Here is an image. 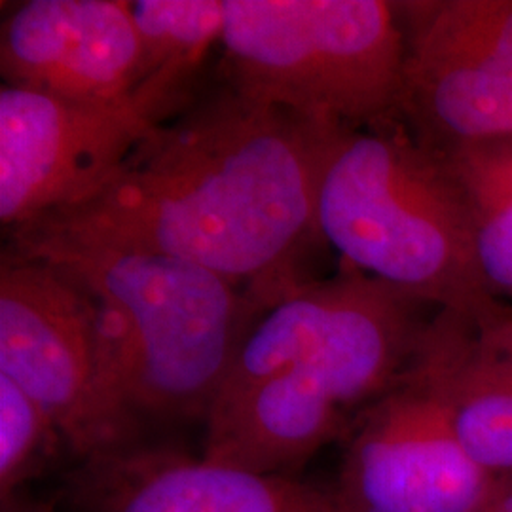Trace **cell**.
I'll return each mask as SVG.
<instances>
[{"instance_id":"1","label":"cell","mask_w":512,"mask_h":512,"mask_svg":"<svg viewBox=\"0 0 512 512\" xmlns=\"http://www.w3.org/2000/svg\"><path fill=\"white\" fill-rule=\"evenodd\" d=\"M332 126L226 84L145 139L92 198L8 236L14 249L167 256L220 275L270 310L306 283Z\"/></svg>"},{"instance_id":"2","label":"cell","mask_w":512,"mask_h":512,"mask_svg":"<svg viewBox=\"0 0 512 512\" xmlns=\"http://www.w3.org/2000/svg\"><path fill=\"white\" fill-rule=\"evenodd\" d=\"M317 226L351 270L435 310L482 317L501 306L480 270L461 184L403 122L329 129Z\"/></svg>"},{"instance_id":"3","label":"cell","mask_w":512,"mask_h":512,"mask_svg":"<svg viewBox=\"0 0 512 512\" xmlns=\"http://www.w3.org/2000/svg\"><path fill=\"white\" fill-rule=\"evenodd\" d=\"M8 249L65 268L110 311L131 418H205L264 308L247 291L167 256L73 247Z\"/></svg>"},{"instance_id":"4","label":"cell","mask_w":512,"mask_h":512,"mask_svg":"<svg viewBox=\"0 0 512 512\" xmlns=\"http://www.w3.org/2000/svg\"><path fill=\"white\" fill-rule=\"evenodd\" d=\"M236 92L340 128L401 122L406 37L385 0H226Z\"/></svg>"},{"instance_id":"5","label":"cell","mask_w":512,"mask_h":512,"mask_svg":"<svg viewBox=\"0 0 512 512\" xmlns=\"http://www.w3.org/2000/svg\"><path fill=\"white\" fill-rule=\"evenodd\" d=\"M0 374L54 420L76 461L143 440L109 310L59 264L12 249L0 260Z\"/></svg>"},{"instance_id":"6","label":"cell","mask_w":512,"mask_h":512,"mask_svg":"<svg viewBox=\"0 0 512 512\" xmlns=\"http://www.w3.org/2000/svg\"><path fill=\"white\" fill-rule=\"evenodd\" d=\"M203 63H173L107 101L2 84L0 222L8 236L86 202L196 97Z\"/></svg>"},{"instance_id":"7","label":"cell","mask_w":512,"mask_h":512,"mask_svg":"<svg viewBox=\"0 0 512 512\" xmlns=\"http://www.w3.org/2000/svg\"><path fill=\"white\" fill-rule=\"evenodd\" d=\"M427 308L355 270L306 281L256 321L217 397L296 370L323 385L342 408L363 410L403 378L431 319Z\"/></svg>"},{"instance_id":"8","label":"cell","mask_w":512,"mask_h":512,"mask_svg":"<svg viewBox=\"0 0 512 512\" xmlns=\"http://www.w3.org/2000/svg\"><path fill=\"white\" fill-rule=\"evenodd\" d=\"M401 122L437 154L512 137V0L397 4Z\"/></svg>"},{"instance_id":"9","label":"cell","mask_w":512,"mask_h":512,"mask_svg":"<svg viewBox=\"0 0 512 512\" xmlns=\"http://www.w3.org/2000/svg\"><path fill=\"white\" fill-rule=\"evenodd\" d=\"M346 439L336 488L355 512H475L501 475L469 456L444 406L408 370Z\"/></svg>"},{"instance_id":"10","label":"cell","mask_w":512,"mask_h":512,"mask_svg":"<svg viewBox=\"0 0 512 512\" xmlns=\"http://www.w3.org/2000/svg\"><path fill=\"white\" fill-rule=\"evenodd\" d=\"M55 505L63 512H355L336 484L256 475L145 440L80 459Z\"/></svg>"},{"instance_id":"11","label":"cell","mask_w":512,"mask_h":512,"mask_svg":"<svg viewBox=\"0 0 512 512\" xmlns=\"http://www.w3.org/2000/svg\"><path fill=\"white\" fill-rule=\"evenodd\" d=\"M4 84L78 101L128 95L152 74L129 2L29 0L2 23Z\"/></svg>"},{"instance_id":"12","label":"cell","mask_w":512,"mask_h":512,"mask_svg":"<svg viewBox=\"0 0 512 512\" xmlns=\"http://www.w3.org/2000/svg\"><path fill=\"white\" fill-rule=\"evenodd\" d=\"M348 410L308 376L285 370L232 395L205 418L203 458L256 475L294 476L346 437Z\"/></svg>"},{"instance_id":"13","label":"cell","mask_w":512,"mask_h":512,"mask_svg":"<svg viewBox=\"0 0 512 512\" xmlns=\"http://www.w3.org/2000/svg\"><path fill=\"white\" fill-rule=\"evenodd\" d=\"M406 370L439 399L478 465L512 473V384L480 355L469 317L437 311Z\"/></svg>"},{"instance_id":"14","label":"cell","mask_w":512,"mask_h":512,"mask_svg":"<svg viewBox=\"0 0 512 512\" xmlns=\"http://www.w3.org/2000/svg\"><path fill=\"white\" fill-rule=\"evenodd\" d=\"M442 158L469 205L486 283L495 296L512 294V137L458 148Z\"/></svg>"},{"instance_id":"15","label":"cell","mask_w":512,"mask_h":512,"mask_svg":"<svg viewBox=\"0 0 512 512\" xmlns=\"http://www.w3.org/2000/svg\"><path fill=\"white\" fill-rule=\"evenodd\" d=\"M129 10L150 74L173 63H203L224 35L226 0H137Z\"/></svg>"},{"instance_id":"16","label":"cell","mask_w":512,"mask_h":512,"mask_svg":"<svg viewBox=\"0 0 512 512\" xmlns=\"http://www.w3.org/2000/svg\"><path fill=\"white\" fill-rule=\"evenodd\" d=\"M61 444L67 448L54 420L19 385L0 374V503L50 471Z\"/></svg>"},{"instance_id":"17","label":"cell","mask_w":512,"mask_h":512,"mask_svg":"<svg viewBox=\"0 0 512 512\" xmlns=\"http://www.w3.org/2000/svg\"><path fill=\"white\" fill-rule=\"evenodd\" d=\"M484 361L512 384V313L503 304L482 317H469Z\"/></svg>"},{"instance_id":"18","label":"cell","mask_w":512,"mask_h":512,"mask_svg":"<svg viewBox=\"0 0 512 512\" xmlns=\"http://www.w3.org/2000/svg\"><path fill=\"white\" fill-rule=\"evenodd\" d=\"M475 512H512V473H501L494 490Z\"/></svg>"}]
</instances>
